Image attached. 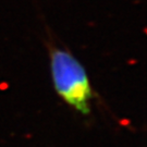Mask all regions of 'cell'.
Returning a JSON list of instances; mask_svg holds the SVG:
<instances>
[{
	"instance_id": "cell-1",
	"label": "cell",
	"mask_w": 147,
	"mask_h": 147,
	"mask_svg": "<svg viewBox=\"0 0 147 147\" xmlns=\"http://www.w3.org/2000/svg\"><path fill=\"white\" fill-rule=\"evenodd\" d=\"M53 86L69 106L83 116L90 112L93 92L84 67L72 53L62 48L50 50Z\"/></svg>"
}]
</instances>
